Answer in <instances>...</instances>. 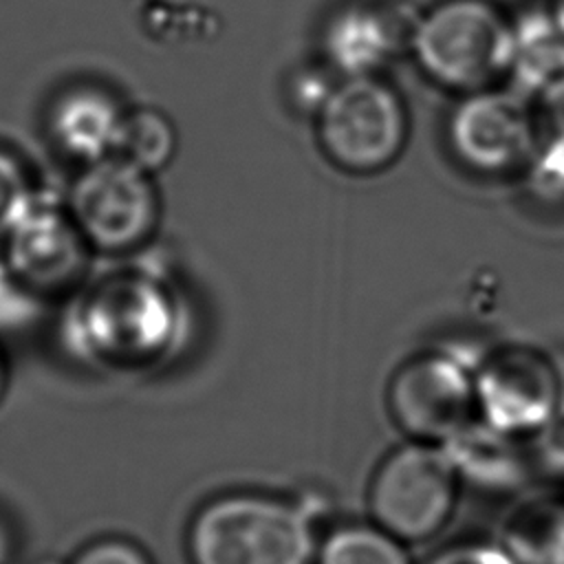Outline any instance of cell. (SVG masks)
<instances>
[{
	"instance_id": "12",
	"label": "cell",
	"mask_w": 564,
	"mask_h": 564,
	"mask_svg": "<svg viewBox=\"0 0 564 564\" xmlns=\"http://www.w3.org/2000/svg\"><path fill=\"white\" fill-rule=\"evenodd\" d=\"M126 112L110 93L79 86L53 104L48 134L62 154L88 165L117 154Z\"/></svg>"
},
{
	"instance_id": "29",
	"label": "cell",
	"mask_w": 564,
	"mask_h": 564,
	"mask_svg": "<svg viewBox=\"0 0 564 564\" xmlns=\"http://www.w3.org/2000/svg\"><path fill=\"white\" fill-rule=\"evenodd\" d=\"M40 564H64V562H53V560H46V562H40Z\"/></svg>"
},
{
	"instance_id": "23",
	"label": "cell",
	"mask_w": 564,
	"mask_h": 564,
	"mask_svg": "<svg viewBox=\"0 0 564 564\" xmlns=\"http://www.w3.org/2000/svg\"><path fill=\"white\" fill-rule=\"evenodd\" d=\"M535 460L551 476L564 478V401L553 419L533 436Z\"/></svg>"
},
{
	"instance_id": "6",
	"label": "cell",
	"mask_w": 564,
	"mask_h": 564,
	"mask_svg": "<svg viewBox=\"0 0 564 564\" xmlns=\"http://www.w3.org/2000/svg\"><path fill=\"white\" fill-rule=\"evenodd\" d=\"M460 476L443 445L410 441L377 467L368 507L379 529L401 542H423L449 520Z\"/></svg>"
},
{
	"instance_id": "19",
	"label": "cell",
	"mask_w": 564,
	"mask_h": 564,
	"mask_svg": "<svg viewBox=\"0 0 564 564\" xmlns=\"http://www.w3.org/2000/svg\"><path fill=\"white\" fill-rule=\"evenodd\" d=\"M35 194L22 163L0 148V238L11 231Z\"/></svg>"
},
{
	"instance_id": "3",
	"label": "cell",
	"mask_w": 564,
	"mask_h": 564,
	"mask_svg": "<svg viewBox=\"0 0 564 564\" xmlns=\"http://www.w3.org/2000/svg\"><path fill=\"white\" fill-rule=\"evenodd\" d=\"M187 553L192 564H313L315 535L304 509L231 494L198 509L187 531Z\"/></svg>"
},
{
	"instance_id": "9",
	"label": "cell",
	"mask_w": 564,
	"mask_h": 564,
	"mask_svg": "<svg viewBox=\"0 0 564 564\" xmlns=\"http://www.w3.org/2000/svg\"><path fill=\"white\" fill-rule=\"evenodd\" d=\"M476 414L487 425L533 438L564 401V379L555 361L533 346H505L476 368Z\"/></svg>"
},
{
	"instance_id": "25",
	"label": "cell",
	"mask_w": 564,
	"mask_h": 564,
	"mask_svg": "<svg viewBox=\"0 0 564 564\" xmlns=\"http://www.w3.org/2000/svg\"><path fill=\"white\" fill-rule=\"evenodd\" d=\"M430 564H518L502 546L458 544L438 553Z\"/></svg>"
},
{
	"instance_id": "14",
	"label": "cell",
	"mask_w": 564,
	"mask_h": 564,
	"mask_svg": "<svg viewBox=\"0 0 564 564\" xmlns=\"http://www.w3.org/2000/svg\"><path fill=\"white\" fill-rule=\"evenodd\" d=\"M502 549L518 564H564V500L520 502L505 522Z\"/></svg>"
},
{
	"instance_id": "1",
	"label": "cell",
	"mask_w": 564,
	"mask_h": 564,
	"mask_svg": "<svg viewBox=\"0 0 564 564\" xmlns=\"http://www.w3.org/2000/svg\"><path fill=\"white\" fill-rule=\"evenodd\" d=\"M70 326L77 348L93 364L145 370L178 344L183 313L165 280L134 269L99 280L82 297Z\"/></svg>"
},
{
	"instance_id": "18",
	"label": "cell",
	"mask_w": 564,
	"mask_h": 564,
	"mask_svg": "<svg viewBox=\"0 0 564 564\" xmlns=\"http://www.w3.org/2000/svg\"><path fill=\"white\" fill-rule=\"evenodd\" d=\"M522 178L535 200L564 207V145L540 141Z\"/></svg>"
},
{
	"instance_id": "24",
	"label": "cell",
	"mask_w": 564,
	"mask_h": 564,
	"mask_svg": "<svg viewBox=\"0 0 564 564\" xmlns=\"http://www.w3.org/2000/svg\"><path fill=\"white\" fill-rule=\"evenodd\" d=\"M33 308V295L13 278L7 264H0V326L20 324Z\"/></svg>"
},
{
	"instance_id": "15",
	"label": "cell",
	"mask_w": 564,
	"mask_h": 564,
	"mask_svg": "<svg viewBox=\"0 0 564 564\" xmlns=\"http://www.w3.org/2000/svg\"><path fill=\"white\" fill-rule=\"evenodd\" d=\"M178 152V130L167 112L154 106H139L126 112L117 154L156 176Z\"/></svg>"
},
{
	"instance_id": "28",
	"label": "cell",
	"mask_w": 564,
	"mask_h": 564,
	"mask_svg": "<svg viewBox=\"0 0 564 564\" xmlns=\"http://www.w3.org/2000/svg\"><path fill=\"white\" fill-rule=\"evenodd\" d=\"M7 390H9V361H7L4 350L0 348V405L7 397Z\"/></svg>"
},
{
	"instance_id": "10",
	"label": "cell",
	"mask_w": 564,
	"mask_h": 564,
	"mask_svg": "<svg viewBox=\"0 0 564 564\" xmlns=\"http://www.w3.org/2000/svg\"><path fill=\"white\" fill-rule=\"evenodd\" d=\"M90 247L64 203L35 194L4 236V264L33 297H62L86 278Z\"/></svg>"
},
{
	"instance_id": "8",
	"label": "cell",
	"mask_w": 564,
	"mask_h": 564,
	"mask_svg": "<svg viewBox=\"0 0 564 564\" xmlns=\"http://www.w3.org/2000/svg\"><path fill=\"white\" fill-rule=\"evenodd\" d=\"M445 137L452 156L480 176H522L540 143L531 106L500 86L460 95Z\"/></svg>"
},
{
	"instance_id": "22",
	"label": "cell",
	"mask_w": 564,
	"mask_h": 564,
	"mask_svg": "<svg viewBox=\"0 0 564 564\" xmlns=\"http://www.w3.org/2000/svg\"><path fill=\"white\" fill-rule=\"evenodd\" d=\"M335 73L324 64V68H302L289 79V101L295 106V110L306 112L311 119L317 115L330 90L335 88L337 79L333 82Z\"/></svg>"
},
{
	"instance_id": "5",
	"label": "cell",
	"mask_w": 564,
	"mask_h": 564,
	"mask_svg": "<svg viewBox=\"0 0 564 564\" xmlns=\"http://www.w3.org/2000/svg\"><path fill=\"white\" fill-rule=\"evenodd\" d=\"M64 205L90 251L101 256L143 249L163 212L154 176L119 154L84 165Z\"/></svg>"
},
{
	"instance_id": "20",
	"label": "cell",
	"mask_w": 564,
	"mask_h": 564,
	"mask_svg": "<svg viewBox=\"0 0 564 564\" xmlns=\"http://www.w3.org/2000/svg\"><path fill=\"white\" fill-rule=\"evenodd\" d=\"M64 564H152V560L132 540L121 535H104L79 546Z\"/></svg>"
},
{
	"instance_id": "26",
	"label": "cell",
	"mask_w": 564,
	"mask_h": 564,
	"mask_svg": "<svg viewBox=\"0 0 564 564\" xmlns=\"http://www.w3.org/2000/svg\"><path fill=\"white\" fill-rule=\"evenodd\" d=\"M11 553H13V540L9 535L7 524L0 520V564H9Z\"/></svg>"
},
{
	"instance_id": "4",
	"label": "cell",
	"mask_w": 564,
	"mask_h": 564,
	"mask_svg": "<svg viewBox=\"0 0 564 564\" xmlns=\"http://www.w3.org/2000/svg\"><path fill=\"white\" fill-rule=\"evenodd\" d=\"M313 123L322 156L348 176L390 170L410 141L408 104L381 75L337 79Z\"/></svg>"
},
{
	"instance_id": "17",
	"label": "cell",
	"mask_w": 564,
	"mask_h": 564,
	"mask_svg": "<svg viewBox=\"0 0 564 564\" xmlns=\"http://www.w3.org/2000/svg\"><path fill=\"white\" fill-rule=\"evenodd\" d=\"M317 564H412L401 540L377 524H346L335 529L317 557Z\"/></svg>"
},
{
	"instance_id": "2",
	"label": "cell",
	"mask_w": 564,
	"mask_h": 564,
	"mask_svg": "<svg viewBox=\"0 0 564 564\" xmlns=\"http://www.w3.org/2000/svg\"><path fill=\"white\" fill-rule=\"evenodd\" d=\"M410 55L432 84L458 97L496 88L511 75L516 22L491 0H441L419 13Z\"/></svg>"
},
{
	"instance_id": "21",
	"label": "cell",
	"mask_w": 564,
	"mask_h": 564,
	"mask_svg": "<svg viewBox=\"0 0 564 564\" xmlns=\"http://www.w3.org/2000/svg\"><path fill=\"white\" fill-rule=\"evenodd\" d=\"M531 110L540 141L564 145V73L553 77L533 95Z\"/></svg>"
},
{
	"instance_id": "11",
	"label": "cell",
	"mask_w": 564,
	"mask_h": 564,
	"mask_svg": "<svg viewBox=\"0 0 564 564\" xmlns=\"http://www.w3.org/2000/svg\"><path fill=\"white\" fill-rule=\"evenodd\" d=\"M419 13L394 2H352L335 11L322 31L324 64L341 77L381 75L403 53H410Z\"/></svg>"
},
{
	"instance_id": "7",
	"label": "cell",
	"mask_w": 564,
	"mask_h": 564,
	"mask_svg": "<svg viewBox=\"0 0 564 564\" xmlns=\"http://www.w3.org/2000/svg\"><path fill=\"white\" fill-rule=\"evenodd\" d=\"M474 379L476 368L443 348L405 359L386 388L392 423L410 441L447 443L476 419Z\"/></svg>"
},
{
	"instance_id": "27",
	"label": "cell",
	"mask_w": 564,
	"mask_h": 564,
	"mask_svg": "<svg viewBox=\"0 0 564 564\" xmlns=\"http://www.w3.org/2000/svg\"><path fill=\"white\" fill-rule=\"evenodd\" d=\"M549 18H551L553 26L557 29V33L564 37V0H553V2H551Z\"/></svg>"
},
{
	"instance_id": "16",
	"label": "cell",
	"mask_w": 564,
	"mask_h": 564,
	"mask_svg": "<svg viewBox=\"0 0 564 564\" xmlns=\"http://www.w3.org/2000/svg\"><path fill=\"white\" fill-rule=\"evenodd\" d=\"M564 73V37L549 13L516 22V55L511 75L527 93L535 95L544 84Z\"/></svg>"
},
{
	"instance_id": "13",
	"label": "cell",
	"mask_w": 564,
	"mask_h": 564,
	"mask_svg": "<svg viewBox=\"0 0 564 564\" xmlns=\"http://www.w3.org/2000/svg\"><path fill=\"white\" fill-rule=\"evenodd\" d=\"M522 438L509 436L480 419L467 423L443 443L460 480L482 489H516L529 476V458L520 447Z\"/></svg>"
}]
</instances>
